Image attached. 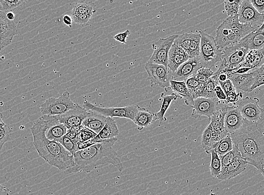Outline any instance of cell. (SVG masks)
Listing matches in <instances>:
<instances>
[{"label":"cell","mask_w":264,"mask_h":195,"mask_svg":"<svg viewBox=\"0 0 264 195\" xmlns=\"http://www.w3.org/2000/svg\"><path fill=\"white\" fill-rule=\"evenodd\" d=\"M264 120L253 123L244 120L239 130L230 134L234 145L248 164L264 176Z\"/></svg>","instance_id":"obj_1"},{"label":"cell","mask_w":264,"mask_h":195,"mask_svg":"<svg viewBox=\"0 0 264 195\" xmlns=\"http://www.w3.org/2000/svg\"><path fill=\"white\" fill-rule=\"evenodd\" d=\"M118 140V138L103 140L74 153V165L64 172L65 174H70L80 172L90 173L97 167L111 164L119 172L123 169V164L117 152L113 146Z\"/></svg>","instance_id":"obj_2"},{"label":"cell","mask_w":264,"mask_h":195,"mask_svg":"<svg viewBox=\"0 0 264 195\" xmlns=\"http://www.w3.org/2000/svg\"><path fill=\"white\" fill-rule=\"evenodd\" d=\"M48 127L47 122L42 115L30 128L34 146L39 156L46 163L64 172L74 166V156L60 143L46 138L45 132Z\"/></svg>","instance_id":"obj_3"},{"label":"cell","mask_w":264,"mask_h":195,"mask_svg":"<svg viewBox=\"0 0 264 195\" xmlns=\"http://www.w3.org/2000/svg\"><path fill=\"white\" fill-rule=\"evenodd\" d=\"M257 27L241 24L238 15L228 17L216 29L215 37L217 47L222 51L229 46L236 45Z\"/></svg>","instance_id":"obj_4"},{"label":"cell","mask_w":264,"mask_h":195,"mask_svg":"<svg viewBox=\"0 0 264 195\" xmlns=\"http://www.w3.org/2000/svg\"><path fill=\"white\" fill-rule=\"evenodd\" d=\"M249 51L240 43L222 50L219 68L214 75L224 73L229 78L232 72L240 68Z\"/></svg>","instance_id":"obj_5"},{"label":"cell","mask_w":264,"mask_h":195,"mask_svg":"<svg viewBox=\"0 0 264 195\" xmlns=\"http://www.w3.org/2000/svg\"><path fill=\"white\" fill-rule=\"evenodd\" d=\"M200 34L201 44L199 58L201 68L211 69L217 63H220L222 51L217 47L214 37L206 33L203 30L200 31Z\"/></svg>","instance_id":"obj_6"},{"label":"cell","mask_w":264,"mask_h":195,"mask_svg":"<svg viewBox=\"0 0 264 195\" xmlns=\"http://www.w3.org/2000/svg\"><path fill=\"white\" fill-rule=\"evenodd\" d=\"M77 104L70 99V94L65 91L59 97H51L41 106L42 115L58 116L73 109Z\"/></svg>","instance_id":"obj_7"},{"label":"cell","mask_w":264,"mask_h":195,"mask_svg":"<svg viewBox=\"0 0 264 195\" xmlns=\"http://www.w3.org/2000/svg\"><path fill=\"white\" fill-rule=\"evenodd\" d=\"M83 107L87 110L97 112L106 117H118L126 118L133 122L137 112L141 109V107L137 105L127 106L122 107H101L90 103V102L85 101L83 103Z\"/></svg>","instance_id":"obj_8"},{"label":"cell","mask_w":264,"mask_h":195,"mask_svg":"<svg viewBox=\"0 0 264 195\" xmlns=\"http://www.w3.org/2000/svg\"><path fill=\"white\" fill-rule=\"evenodd\" d=\"M148 74V79L151 87L159 86L164 90L170 89V82L173 80V73L168 68L149 61L145 65Z\"/></svg>","instance_id":"obj_9"},{"label":"cell","mask_w":264,"mask_h":195,"mask_svg":"<svg viewBox=\"0 0 264 195\" xmlns=\"http://www.w3.org/2000/svg\"><path fill=\"white\" fill-rule=\"evenodd\" d=\"M258 99L247 96L241 98L235 105L239 110L243 119L256 123L264 120L263 109L258 105Z\"/></svg>","instance_id":"obj_10"},{"label":"cell","mask_w":264,"mask_h":195,"mask_svg":"<svg viewBox=\"0 0 264 195\" xmlns=\"http://www.w3.org/2000/svg\"><path fill=\"white\" fill-rule=\"evenodd\" d=\"M220 102L218 107L210 119V124L213 129L212 139V148L215 149L219 141L227 134L224 128V118L227 110V104L226 101L223 103Z\"/></svg>","instance_id":"obj_11"},{"label":"cell","mask_w":264,"mask_h":195,"mask_svg":"<svg viewBox=\"0 0 264 195\" xmlns=\"http://www.w3.org/2000/svg\"><path fill=\"white\" fill-rule=\"evenodd\" d=\"M178 35H172L166 38H160L152 46L153 53L149 62L162 65L168 68L169 51Z\"/></svg>","instance_id":"obj_12"},{"label":"cell","mask_w":264,"mask_h":195,"mask_svg":"<svg viewBox=\"0 0 264 195\" xmlns=\"http://www.w3.org/2000/svg\"><path fill=\"white\" fill-rule=\"evenodd\" d=\"M238 20L241 24H248L258 27L263 24L264 15L258 13L252 7L249 0H243L238 14Z\"/></svg>","instance_id":"obj_13"},{"label":"cell","mask_w":264,"mask_h":195,"mask_svg":"<svg viewBox=\"0 0 264 195\" xmlns=\"http://www.w3.org/2000/svg\"><path fill=\"white\" fill-rule=\"evenodd\" d=\"M220 102L221 101L216 98L199 97L194 100L193 105L191 106L193 108L191 117L197 118L202 116H205L210 120Z\"/></svg>","instance_id":"obj_14"},{"label":"cell","mask_w":264,"mask_h":195,"mask_svg":"<svg viewBox=\"0 0 264 195\" xmlns=\"http://www.w3.org/2000/svg\"><path fill=\"white\" fill-rule=\"evenodd\" d=\"M89 114V111L79 104L74 109L65 112V114L56 116L61 124L64 125L67 130L72 128H78L82 126V122Z\"/></svg>","instance_id":"obj_15"},{"label":"cell","mask_w":264,"mask_h":195,"mask_svg":"<svg viewBox=\"0 0 264 195\" xmlns=\"http://www.w3.org/2000/svg\"><path fill=\"white\" fill-rule=\"evenodd\" d=\"M18 34L16 24L6 17V13L0 12V43L4 49L12 43L15 35Z\"/></svg>","instance_id":"obj_16"},{"label":"cell","mask_w":264,"mask_h":195,"mask_svg":"<svg viewBox=\"0 0 264 195\" xmlns=\"http://www.w3.org/2000/svg\"><path fill=\"white\" fill-rule=\"evenodd\" d=\"M201 68L199 58H190L181 65L173 73V80L178 82H185L190 76L197 72Z\"/></svg>","instance_id":"obj_17"},{"label":"cell","mask_w":264,"mask_h":195,"mask_svg":"<svg viewBox=\"0 0 264 195\" xmlns=\"http://www.w3.org/2000/svg\"><path fill=\"white\" fill-rule=\"evenodd\" d=\"M47 122L48 127L45 136L48 140L58 142L64 137L67 132L66 127L59 123L56 116L43 115Z\"/></svg>","instance_id":"obj_18"},{"label":"cell","mask_w":264,"mask_h":195,"mask_svg":"<svg viewBox=\"0 0 264 195\" xmlns=\"http://www.w3.org/2000/svg\"><path fill=\"white\" fill-rule=\"evenodd\" d=\"M243 122L244 119L235 104L227 106L224 118V128L227 133L230 135L239 130Z\"/></svg>","instance_id":"obj_19"},{"label":"cell","mask_w":264,"mask_h":195,"mask_svg":"<svg viewBox=\"0 0 264 195\" xmlns=\"http://www.w3.org/2000/svg\"><path fill=\"white\" fill-rule=\"evenodd\" d=\"M248 164L240 156L228 166L221 168V173L217 179L221 181L230 180L243 172L247 167Z\"/></svg>","instance_id":"obj_20"},{"label":"cell","mask_w":264,"mask_h":195,"mask_svg":"<svg viewBox=\"0 0 264 195\" xmlns=\"http://www.w3.org/2000/svg\"><path fill=\"white\" fill-rule=\"evenodd\" d=\"M263 24L257 27L240 41V43L249 51L263 49L264 46Z\"/></svg>","instance_id":"obj_21"},{"label":"cell","mask_w":264,"mask_h":195,"mask_svg":"<svg viewBox=\"0 0 264 195\" xmlns=\"http://www.w3.org/2000/svg\"><path fill=\"white\" fill-rule=\"evenodd\" d=\"M189 59V55L185 51L173 44L169 53L168 68L173 73Z\"/></svg>","instance_id":"obj_22"},{"label":"cell","mask_w":264,"mask_h":195,"mask_svg":"<svg viewBox=\"0 0 264 195\" xmlns=\"http://www.w3.org/2000/svg\"><path fill=\"white\" fill-rule=\"evenodd\" d=\"M118 128L116 122L110 117L107 118L106 125L96 136L91 140L93 143L101 142L103 140H110L119 135Z\"/></svg>","instance_id":"obj_23"},{"label":"cell","mask_w":264,"mask_h":195,"mask_svg":"<svg viewBox=\"0 0 264 195\" xmlns=\"http://www.w3.org/2000/svg\"><path fill=\"white\" fill-rule=\"evenodd\" d=\"M89 111V114L82 122V126L96 133H99L106 125L107 117L96 112Z\"/></svg>","instance_id":"obj_24"},{"label":"cell","mask_w":264,"mask_h":195,"mask_svg":"<svg viewBox=\"0 0 264 195\" xmlns=\"http://www.w3.org/2000/svg\"><path fill=\"white\" fill-rule=\"evenodd\" d=\"M237 92H250L253 83V78L251 72L243 74H234L228 78Z\"/></svg>","instance_id":"obj_25"},{"label":"cell","mask_w":264,"mask_h":195,"mask_svg":"<svg viewBox=\"0 0 264 195\" xmlns=\"http://www.w3.org/2000/svg\"><path fill=\"white\" fill-rule=\"evenodd\" d=\"M170 89L174 92V94L177 96L178 98L184 99L186 105L192 106L194 99L192 95L190 93L185 85V82H178L171 80L170 82Z\"/></svg>","instance_id":"obj_26"},{"label":"cell","mask_w":264,"mask_h":195,"mask_svg":"<svg viewBox=\"0 0 264 195\" xmlns=\"http://www.w3.org/2000/svg\"><path fill=\"white\" fill-rule=\"evenodd\" d=\"M264 63V49L251 50L247 53L240 68H249L252 70L261 67Z\"/></svg>","instance_id":"obj_27"},{"label":"cell","mask_w":264,"mask_h":195,"mask_svg":"<svg viewBox=\"0 0 264 195\" xmlns=\"http://www.w3.org/2000/svg\"><path fill=\"white\" fill-rule=\"evenodd\" d=\"M157 121L156 115L154 112L141 107L135 116L133 122L137 126L138 130L142 131L144 128L149 127L154 122Z\"/></svg>","instance_id":"obj_28"},{"label":"cell","mask_w":264,"mask_h":195,"mask_svg":"<svg viewBox=\"0 0 264 195\" xmlns=\"http://www.w3.org/2000/svg\"><path fill=\"white\" fill-rule=\"evenodd\" d=\"M177 96L174 94L167 95L164 93H162L161 95H160V99L162 100V104L161 105H160L159 110L156 112V113H155L157 120L159 121L160 124H161L163 122L167 121V118H166L164 115L166 113H167L172 102L173 101L177 100Z\"/></svg>","instance_id":"obj_29"},{"label":"cell","mask_w":264,"mask_h":195,"mask_svg":"<svg viewBox=\"0 0 264 195\" xmlns=\"http://www.w3.org/2000/svg\"><path fill=\"white\" fill-rule=\"evenodd\" d=\"M95 5L92 2H82L76 4L72 11V17L87 13H96Z\"/></svg>","instance_id":"obj_30"},{"label":"cell","mask_w":264,"mask_h":195,"mask_svg":"<svg viewBox=\"0 0 264 195\" xmlns=\"http://www.w3.org/2000/svg\"><path fill=\"white\" fill-rule=\"evenodd\" d=\"M206 153L211 155L210 172L211 176L215 178H218L221 171V164L219 156L215 149L207 152Z\"/></svg>","instance_id":"obj_31"},{"label":"cell","mask_w":264,"mask_h":195,"mask_svg":"<svg viewBox=\"0 0 264 195\" xmlns=\"http://www.w3.org/2000/svg\"><path fill=\"white\" fill-rule=\"evenodd\" d=\"M234 147V143H233L230 135L228 133L219 141L215 150L219 156H222L230 151Z\"/></svg>","instance_id":"obj_32"},{"label":"cell","mask_w":264,"mask_h":195,"mask_svg":"<svg viewBox=\"0 0 264 195\" xmlns=\"http://www.w3.org/2000/svg\"><path fill=\"white\" fill-rule=\"evenodd\" d=\"M201 44V35L197 33H191L190 44L188 54L190 58L199 57Z\"/></svg>","instance_id":"obj_33"},{"label":"cell","mask_w":264,"mask_h":195,"mask_svg":"<svg viewBox=\"0 0 264 195\" xmlns=\"http://www.w3.org/2000/svg\"><path fill=\"white\" fill-rule=\"evenodd\" d=\"M252 74L253 83L251 87L250 92L255 90L258 87L262 86L264 84V64L261 67L249 71Z\"/></svg>","instance_id":"obj_34"},{"label":"cell","mask_w":264,"mask_h":195,"mask_svg":"<svg viewBox=\"0 0 264 195\" xmlns=\"http://www.w3.org/2000/svg\"><path fill=\"white\" fill-rule=\"evenodd\" d=\"M212 133H213V129L210 124L207 127L202 136L201 146L206 152L213 150L212 148Z\"/></svg>","instance_id":"obj_35"},{"label":"cell","mask_w":264,"mask_h":195,"mask_svg":"<svg viewBox=\"0 0 264 195\" xmlns=\"http://www.w3.org/2000/svg\"><path fill=\"white\" fill-rule=\"evenodd\" d=\"M217 84H218V81L214 76H211L205 83L203 97H204V98H216L214 89Z\"/></svg>","instance_id":"obj_36"},{"label":"cell","mask_w":264,"mask_h":195,"mask_svg":"<svg viewBox=\"0 0 264 195\" xmlns=\"http://www.w3.org/2000/svg\"><path fill=\"white\" fill-rule=\"evenodd\" d=\"M240 156H241L240 152L238 151V148L234 145V148H233L230 151L226 153V154L224 155L219 156L221 164V168L228 166L229 164Z\"/></svg>","instance_id":"obj_37"},{"label":"cell","mask_w":264,"mask_h":195,"mask_svg":"<svg viewBox=\"0 0 264 195\" xmlns=\"http://www.w3.org/2000/svg\"><path fill=\"white\" fill-rule=\"evenodd\" d=\"M242 2V1H239V0H237V1L226 0L224 2V9L229 17H234L238 15Z\"/></svg>","instance_id":"obj_38"},{"label":"cell","mask_w":264,"mask_h":195,"mask_svg":"<svg viewBox=\"0 0 264 195\" xmlns=\"http://www.w3.org/2000/svg\"><path fill=\"white\" fill-rule=\"evenodd\" d=\"M191 33H184L182 35H178L174 41V44L183 49L186 53H188L190 44Z\"/></svg>","instance_id":"obj_39"},{"label":"cell","mask_w":264,"mask_h":195,"mask_svg":"<svg viewBox=\"0 0 264 195\" xmlns=\"http://www.w3.org/2000/svg\"><path fill=\"white\" fill-rule=\"evenodd\" d=\"M65 149L74 155V153L77 151V146L79 142L76 140H72L65 136L61 138L58 141Z\"/></svg>","instance_id":"obj_40"},{"label":"cell","mask_w":264,"mask_h":195,"mask_svg":"<svg viewBox=\"0 0 264 195\" xmlns=\"http://www.w3.org/2000/svg\"><path fill=\"white\" fill-rule=\"evenodd\" d=\"M214 74V71L211 69L202 68L195 74V77L201 83H206Z\"/></svg>","instance_id":"obj_41"},{"label":"cell","mask_w":264,"mask_h":195,"mask_svg":"<svg viewBox=\"0 0 264 195\" xmlns=\"http://www.w3.org/2000/svg\"><path fill=\"white\" fill-rule=\"evenodd\" d=\"M24 3L21 0H14V1H8V0H0V4L5 12H12V10L20 6Z\"/></svg>","instance_id":"obj_42"},{"label":"cell","mask_w":264,"mask_h":195,"mask_svg":"<svg viewBox=\"0 0 264 195\" xmlns=\"http://www.w3.org/2000/svg\"><path fill=\"white\" fill-rule=\"evenodd\" d=\"M96 135L95 132L82 126L79 133V143L91 140L95 138Z\"/></svg>","instance_id":"obj_43"},{"label":"cell","mask_w":264,"mask_h":195,"mask_svg":"<svg viewBox=\"0 0 264 195\" xmlns=\"http://www.w3.org/2000/svg\"><path fill=\"white\" fill-rule=\"evenodd\" d=\"M93 13H87L85 14H81L77 15V16L72 17L73 21L80 25H85L90 21V20L92 17Z\"/></svg>","instance_id":"obj_44"},{"label":"cell","mask_w":264,"mask_h":195,"mask_svg":"<svg viewBox=\"0 0 264 195\" xmlns=\"http://www.w3.org/2000/svg\"><path fill=\"white\" fill-rule=\"evenodd\" d=\"M226 102L227 104H234L240 99L242 98L243 96L241 92H237L236 91H234L229 92L226 95Z\"/></svg>","instance_id":"obj_45"},{"label":"cell","mask_w":264,"mask_h":195,"mask_svg":"<svg viewBox=\"0 0 264 195\" xmlns=\"http://www.w3.org/2000/svg\"><path fill=\"white\" fill-rule=\"evenodd\" d=\"M200 84L201 82L196 80L195 74L190 76V77L185 81L186 86L191 94L192 93L193 91Z\"/></svg>","instance_id":"obj_46"},{"label":"cell","mask_w":264,"mask_h":195,"mask_svg":"<svg viewBox=\"0 0 264 195\" xmlns=\"http://www.w3.org/2000/svg\"><path fill=\"white\" fill-rule=\"evenodd\" d=\"M10 133H11V129L9 126L5 125L0 129V140L4 142L5 143L10 140Z\"/></svg>","instance_id":"obj_47"},{"label":"cell","mask_w":264,"mask_h":195,"mask_svg":"<svg viewBox=\"0 0 264 195\" xmlns=\"http://www.w3.org/2000/svg\"><path fill=\"white\" fill-rule=\"evenodd\" d=\"M218 82L221 89L224 91L226 95L230 92L236 91L234 85H233L232 82L229 80H227L225 82L218 81Z\"/></svg>","instance_id":"obj_48"},{"label":"cell","mask_w":264,"mask_h":195,"mask_svg":"<svg viewBox=\"0 0 264 195\" xmlns=\"http://www.w3.org/2000/svg\"><path fill=\"white\" fill-rule=\"evenodd\" d=\"M249 2L258 13L263 15L264 0H250Z\"/></svg>","instance_id":"obj_49"},{"label":"cell","mask_w":264,"mask_h":195,"mask_svg":"<svg viewBox=\"0 0 264 195\" xmlns=\"http://www.w3.org/2000/svg\"><path fill=\"white\" fill-rule=\"evenodd\" d=\"M214 93L216 98L220 101H226V96L224 92L221 89V87L219 84H217L214 89Z\"/></svg>","instance_id":"obj_50"},{"label":"cell","mask_w":264,"mask_h":195,"mask_svg":"<svg viewBox=\"0 0 264 195\" xmlns=\"http://www.w3.org/2000/svg\"><path fill=\"white\" fill-rule=\"evenodd\" d=\"M130 30H126V31L124 32L117 34L113 38L122 45H125L127 43L126 39L128 37V35H130Z\"/></svg>","instance_id":"obj_51"},{"label":"cell","mask_w":264,"mask_h":195,"mask_svg":"<svg viewBox=\"0 0 264 195\" xmlns=\"http://www.w3.org/2000/svg\"><path fill=\"white\" fill-rule=\"evenodd\" d=\"M252 69L249 68H245V67H242L238 68L236 70L234 71V72H232L231 74L232 75L234 74H246L248 73H249V71H251ZM230 75V76H231Z\"/></svg>","instance_id":"obj_52"},{"label":"cell","mask_w":264,"mask_h":195,"mask_svg":"<svg viewBox=\"0 0 264 195\" xmlns=\"http://www.w3.org/2000/svg\"><path fill=\"white\" fill-rule=\"evenodd\" d=\"M63 22L65 25L71 27L72 24L73 23V20L70 15H65L63 18Z\"/></svg>","instance_id":"obj_53"},{"label":"cell","mask_w":264,"mask_h":195,"mask_svg":"<svg viewBox=\"0 0 264 195\" xmlns=\"http://www.w3.org/2000/svg\"><path fill=\"white\" fill-rule=\"evenodd\" d=\"M9 189L0 184V195H9Z\"/></svg>","instance_id":"obj_54"},{"label":"cell","mask_w":264,"mask_h":195,"mask_svg":"<svg viewBox=\"0 0 264 195\" xmlns=\"http://www.w3.org/2000/svg\"><path fill=\"white\" fill-rule=\"evenodd\" d=\"M6 17L10 21H14L15 19V14L13 12H9L6 13Z\"/></svg>","instance_id":"obj_55"},{"label":"cell","mask_w":264,"mask_h":195,"mask_svg":"<svg viewBox=\"0 0 264 195\" xmlns=\"http://www.w3.org/2000/svg\"><path fill=\"white\" fill-rule=\"evenodd\" d=\"M4 123L3 120V114L0 112V124H3Z\"/></svg>","instance_id":"obj_56"},{"label":"cell","mask_w":264,"mask_h":195,"mask_svg":"<svg viewBox=\"0 0 264 195\" xmlns=\"http://www.w3.org/2000/svg\"><path fill=\"white\" fill-rule=\"evenodd\" d=\"M4 144H5V143L4 142H3L2 141L0 140V151L2 150V148Z\"/></svg>","instance_id":"obj_57"},{"label":"cell","mask_w":264,"mask_h":195,"mask_svg":"<svg viewBox=\"0 0 264 195\" xmlns=\"http://www.w3.org/2000/svg\"><path fill=\"white\" fill-rule=\"evenodd\" d=\"M4 48L1 44V43H0V51L2 50Z\"/></svg>","instance_id":"obj_58"},{"label":"cell","mask_w":264,"mask_h":195,"mask_svg":"<svg viewBox=\"0 0 264 195\" xmlns=\"http://www.w3.org/2000/svg\"><path fill=\"white\" fill-rule=\"evenodd\" d=\"M5 123H3V124H0V129L5 125Z\"/></svg>","instance_id":"obj_59"},{"label":"cell","mask_w":264,"mask_h":195,"mask_svg":"<svg viewBox=\"0 0 264 195\" xmlns=\"http://www.w3.org/2000/svg\"><path fill=\"white\" fill-rule=\"evenodd\" d=\"M181 195H183V194H181Z\"/></svg>","instance_id":"obj_60"}]
</instances>
